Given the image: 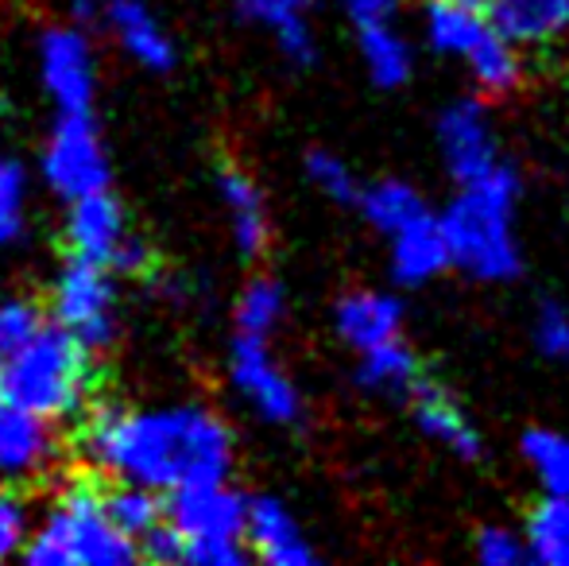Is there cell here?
Masks as SVG:
<instances>
[{
    "label": "cell",
    "instance_id": "cell-1",
    "mask_svg": "<svg viewBox=\"0 0 569 566\" xmlns=\"http://www.w3.org/2000/svg\"><path fill=\"white\" fill-rule=\"evenodd\" d=\"M78 454L101 481H136L156 493L226 481L237 438L221 411L198 400L93 404L78 419Z\"/></svg>",
    "mask_w": 569,
    "mask_h": 566
},
{
    "label": "cell",
    "instance_id": "cell-2",
    "mask_svg": "<svg viewBox=\"0 0 569 566\" xmlns=\"http://www.w3.org/2000/svg\"><path fill=\"white\" fill-rule=\"evenodd\" d=\"M98 357L47 318L0 369V396L54 424H78L98 404Z\"/></svg>",
    "mask_w": 569,
    "mask_h": 566
},
{
    "label": "cell",
    "instance_id": "cell-3",
    "mask_svg": "<svg viewBox=\"0 0 569 566\" xmlns=\"http://www.w3.org/2000/svg\"><path fill=\"white\" fill-rule=\"evenodd\" d=\"M519 187L523 182H519L516 167L500 163L485 179L465 182L461 195L438 214L453 252V268H461L472 280L508 284L523 272L516 229H511Z\"/></svg>",
    "mask_w": 569,
    "mask_h": 566
},
{
    "label": "cell",
    "instance_id": "cell-4",
    "mask_svg": "<svg viewBox=\"0 0 569 566\" xmlns=\"http://www.w3.org/2000/svg\"><path fill=\"white\" fill-rule=\"evenodd\" d=\"M140 559V544L109 520L106 485L93 477L62 485L23 547L28 566H132Z\"/></svg>",
    "mask_w": 569,
    "mask_h": 566
},
{
    "label": "cell",
    "instance_id": "cell-5",
    "mask_svg": "<svg viewBox=\"0 0 569 566\" xmlns=\"http://www.w3.org/2000/svg\"><path fill=\"white\" fill-rule=\"evenodd\" d=\"M248 505L232 481H202L167 493V524L182 536L187 566H244L256 563L248 547Z\"/></svg>",
    "mask_w": 569,
    "mask_h": 566
},
{
    "label": "cell",
    "instance_id": "cell-6",
    "mask_svg": "<svg viewBox=\"0 0 569 566\" xmlns=\"http://www.w3.org/2000/svg\"><path fill=\"white\" fill-rule=\"evenodd\" d=\"M47 315L62 330L74 334L93 354H106L120 338V291L117 272L109 265H93L82 257H67L51 276Z\"/></svg>",
    "mask_w": 569,
    "mask_h": 566
},
{
    "label": "cell",
    "instance_id": "cell-7",
    "mask_svg": "<svg viewBox=\"0 0 569 566\" xmlns=\"http://www.w3.org/2000/svg\"><path fill=\"white\" fill-rule=\"evenodd\" d=\"M39 179L62 202H74L113 182L109 148L93 113H59L39 151Z\"/></svg>",
    "mask_w": 569,
    "mask_h": 566
},
{
    "label": "cell",
    "instance_id": "cell-8",
    "mask_svg": "<svg viewBox=\"0 0 569 566\" xmlns=\"http://www.w3.org/2000/svg\"><path fill=\"white\" fill-rule=\"evenodd\" d=\"M226 373H229L232 393H237L263 424H271V427L307 424V400H302L291 373L279 365L276 349H271V338L232 334Z\"/></svg>",
    "mask_w": 569,
    "mask_h": 566
},
{
    "label": "cell",
    "instance_id": "cell-9",
    "mask_svg": "<svg viewBox=\"0 0 569 566\" xmlns=\"http://www.w3.org/2000/svg\"><path fill=\"white\" fill-rule=\"evenodd\" d=\"M39 86L54 113H93L98 101V54L82 23H54L36 47Z\"/></svg>",
    "mask_w": 569,
    "mask_h": 566
},
{
    "label": "cell",
    "instance_id": "cell-10",
    "mask_svg": "<svg viewBox=\"0 0 569 566\" xmlns=\"http://www.w3.org/2000/svg\"><path fill=\"white\" fill-rule=\"evenodd\" d=\"M59 424L0 396V489L23 493L43 485L62 461Z\"/></svg>",
    "mask_w": 569,
    "mask_h": 566
},
{
    "label": "cell",
    "instance_id": "cell-11",
    "mask_svg": "<svg viewBox=\"0 0 569 566\" xmlns=\"http://www.w3.org/2000/svg\"><path fill=\"white\" fill-rule=\"evenodd\" d=\"M438 148H442V159L457 187L485 179V175H492L503 163L500 143H496L492 121H488L485 109V93L453 101V106L442 109V117H438Z\"/></svg>",
    "mask_w": 569,
    "mask_h": 566
},
{
    "label": "cell",
    "instance_id": "cell-12",
    "mask_svg": "<svg viewBox=\"0 0 569 566\" xmlns=\"http://www.w3.org/2000/svg\"><path fill=\"white\" fill-rule=\"evenodd\" d=\"M132 237L128 214L113 190H93L74 202H67V249L70 257L93 260V265L113 268L117 252Z\"/></svg>",
    "mask_w": 569,
    "mask_h": 566
},
{
    "label": "cell",
    "instance_id": "cell-13",
    "mask_svg": "<svg viewBox=\"0 0 569 566\" xmlns=\"http://www.w3.org/2000/svg\"><path fill=\"white\" fill-rule=\"evenodd\" d=\"M218 198L229 221V241L244 260H260L271 245V214L263 187L240 163L218 167Z\"/></svg>",
    "mask_w": 569,
    "mask_h": 566
},
{
    "label": "cell",
    "instance_id": "cell-14",
    "mask_svg": "<svg viewBox=\"0 0 569 566\" xmlns=\"http://www.w3.org/2000/svg\"><path fill=\"white\" fill-rule=\"evenodd\" d=\"M106 28L113 31L117 47L148 75H171L179 62V43L167 31V23L151 12L143 0H109Z\"/></svg>",
    "mask_w": 569,
    "mask_h": 566
},
{
    "label": "cell",
    "instance_id": "cell-15",
    "mask_svg": "<svg viewBox=\"0 0 569 566\" xmlns=\"http://www.w3.org/2000/svg\"><path fill=\"white\" fill-rule=\"evenodd\" d=\"M407 404H411V416H415V424H419L422 435H430L435 443H442L446 450L457 454V458L477 461L480 454H485V446H480V430L472 427V419L465 416V408L457 404V396L438 377L422 373L419 385H415L411 396H407Z\"/></svg>",
    "mask_w": 569,
    "mask_h": 566
},
{
    "label": "cell",
    "instance_id": "cell-16",
    "mask_svg": "<svg viewBox=\"0 0 569 566\" xmlns=\"http://www.w3.org/2000/svg\"><path fill=\"white\" fill-rule=\"evenodd\" d=\"M248 547L256 563L268 566H315L318 552L310 547L302 524L279 497H252L248 505Z\"/></svg>",
    "mask_w": 569,
    "mask_h": 566
},
{
    "label": "cell",
    "instance_id": "cell-17",
    "mask_svg": "<svg viewBox=\"0 0 569 566\" xmlns=\"http://www.w3.org/2000/svg\"><path fill=\"white\" fill-rule=\"evenodd\" d=\"M338 338L352 354L403 338V302L388 291H345L333 307Z\"/></svg>",
    "mask_w": 569,
    "mask_h": 566
},
{
    "label": "cell",
    "instance_id": "cell-18",
    "mask_svg": "<svg viewBox=\"0 0 569 566\" xmlns=\"http://www.w3.org/2000/svg\"><path fill=\"white\" fill-rule=\"evenodd\" d=\"M232 4L248 23H256L276 39V51L291 67H315L318 39L315 23H310L315 0H232Z\"/></svg>",
    "mask_w": 569,
    "mask_h": 566
},
{
    "label": "cell",
    "instance_id": "cell-19",
    "mask_svg": "<svg viewBox=\"0 0 569 566\" xmlns=\"http://www.w3.org/2000/svg\"><path fill=\"white\" fill-rule=\"evenodd\" d=\"M388 241H391V276L407 287L427 284V280H435V276H442L446 268H453V252H450V241H446V229L438 214H427V218L411 221V226L399 229Z\"/></svg>",
    "mask_w": 569,
    "mask_h": 566
},
{
    "label": "cell",
    "instance_id": "cell-20",
    "mask_svg": "<svg viewBox=\"0 0 569 566\" xmlns=\"http://www.w3.org/2000/svg\"><path fill=\"white\" fill-rule=\"evenodd\" d=\"M488 16L519 47H547L569 36V0H492Z\"/></svg>",
    "mask_w": 569,
    "mask_h": 566
},
{
    "label": "cell",
    "instance_id": "cell-21",
    "mask_svg": "<svg viewBox=\"0 0 569 566\" xmlns=\"http://www.w3.org/2000/svg\"><path fill=\"white\" fill-rule=\"evenodd\" d=\"M422 361L419 354L411 349L407 338H391L376 349H365L357 354V385L368 388V393L380 396H411V388L419 385L422 377Z\"/></svg>",
    "mask_w": 569,
    "mask_h": 566
},
{
    "label": "cell",
    "instance_id": "cell-22",
    "mask_svg": "<svg viewBox=\"0 0 569 566\" xmlns=\"http://www.w3.org/2000/svg\"><path fill=\"white\" fill-rule=\"evenodd\" d=\"M469 75L485 98H508L523 86V59H519V43H511L500 28L492 23L485 39L465 54Z\"/></svg>",
    "mask_w": 569,
    "mask_h": 566
},
{
    "label": "cell",
    "instance_id": "cell-23",
    "mask_svg": "<svg viewBox=\"0 0 569 566\" xmlns=\"http://www.w3.org/2000/svg\"><path fill=\"white\" fill-rule=\"evenodd\" d=\"M357 210L365 214V221L372 229H380L383 237H396L399 229H407L411 221L427 218V202L422 195L403 179H376V182H365L357 198Z\"/></svg>",
    "mask_w": 569,
    "mask_h": 566
},
{
    "label": "cell",
    "instance_id": "cell-24",
    "mask_svg": "<svg viewBox=\"0 0 569 566\" xmlns=\"http://www.w3.org/2000/svg\"><path fill=\"white\" fill-rule=\"evenodd\" d=\"M357 51L365 62L368 78H372L380 90H396L411 78V43L391 28V20L380 23H360L357 28Z\"/></svg>",
    "mask_w": 569,
    "mask_h": 566
},
{
    "label": "cell",
    "instance_id": "cell-25",
    "mask_svg": "<svg viewBox=\"0 0 569 566\" xmlns=\"http://www.w3.org/2000/svg\"><path fill=\"white\" fill-rule=\"evenodd\" d=\"M422 23H427V39L435 51L461 54V59L492 31V16L480 8L453 4V0H427Z\"/></svg>",
    "mask_w": 569,
    "mask_h": 566
},
{
    "label": "cell",
    "instance_id": "cell-26",
    "mask_svg": "<svg viewBox=\"0 0 569 566\" xmlns=\"http://www.w3.org/2000/svg\"><path fill=\"white\" fill-rule=\"evenodd\" d=\"M283 318H287V291L271 276H252V280L240 287L237 302H232V334L276 338Z\"/></svg>",
    "mask_w": 569,
    "mask_h": 566
},
{
    "label": "cell",
    "instance_id": "cell-27",
    "mask_svg": "<svg viewBox=\"0 0 569 566\" xmlns=\"http://www.w3.org/2000/svg\"><path fill=\"white\" fill-rule=\"evenodd\" d=\"M106 508H109V520H113L124 536H132L136 544H143V539L167 520L163 493L148 489V485H136V481H106Z\"/></svg>",
    "mask_w": 569,
    "mask_h": 566
},
{
    "label": "cell",
    "instance_id": "cell-28",
    "mask_svg": "<svg viewBox=\"0 0 569 566\" xmlns=\"http://www.w3.org/2000/svg\"><path fill=\"white\" fill-rule=\"evenodd\" d=\"M527 547H531V559L542 566H569V497H547L531 508L527 516Z\"/></svg>",
    "mask_w": 569,
    "mask_h": 566
},
{
    "label": "cell",
    "instance_id": "cell-29",
    "mask_svg": "<svg viewBox=\"0 0 569 566\" xmlns=\"http://www.w3.org/2000/svg\"><path fill=\"white\" fill-rule=\"evenodd\" d=\"M519 446H523V458L539 477L542 493L569 497V435L550 427H531L523 430Z\"/></svg>",
    "mask_w": 569,
    "mask_h": 566
},
{
    "label": "cell",
    "instance_id": "cell-30",
    "mask_svg": "<svg viewBox=\"0 0 569 566\" xmlns=\"http://www.w3.org/2000/svg\"><path fill=\"white\" fill-rule=\"evenodd\" d=\"M31 179L20 159L0 151V252L16 249L28 237Z\"/></svg>",
    "mask_w": 569,
    "mask_h": 566
},
{
    "label": "cell",
    "instance_id": "cell-31",
    "mask_svg": "<svg viewBox=\"0 0 569 566\" xmlns=\"http://www.w3.org/2000/svg\"><path fill=\"white\" fill-rule=\"evenodd\" d=\"M302 167H307V179H310V187H315L318 195H326L330 202H338V206H357V198H360V190H365V187H360L357 175H352V167L345 163L338 151L310 148L307 159H302Z\"/></svg>",
    "mask_w": 569,
    "mask_h": 566
},
{
    "label": "cell",
    "instance_id": "cell-32",
    "mask_svg": "<svg viewBox=\"0 0 569 566\" xmlns=\"http://www.w3.org/2000/svg\"><path fill=\"white\" fill-rule=\"evenodd\" d=\"M47 307L23 295H0V369L12 361V354L47 322Z\"/></svg>",
    "mask_w": 569,
    "mask_h": 566
},
{
    "label": "cell",
    "instance_id": "cell-33",
    "mask_svg": "<svg viewBox=\"0 0 569 566\" xmlns=\"http://www.w3.org/2000/svg\"><path fill=\"white\" fill-rule=\"evenodd\" d=\"M535 349L550 361H569V310L558 299H542L531 322Z\"/></svg>",
    "mask_w": 569,
    "mask_h": 566
},
{
    "label": "cell",
    "instance_id": "cell-34",
    "mask_svg": "<svg viewBox=\"0 0 569 566\" xmlns=\"http://www.w3.org/2000/svg\"><path fill=\"white\" fill-rule=\"evenodd\" d=\"M31 513L23 508L20 493L0 489V563L23 559V547L31 539Z\"/></svg>",
    "mask_w": 569,
    "mask_h": 566
},
{
    "label": "cell",
    "instance_id": "cell-35",
    "mask_svg": "<svg viewBox=\"0 0 569 566\" xmlns=\"http://www.w3.org/2000/svg\"><path fill=\"white\" fill-rule=\"evenodd\" d=\"M477 559L485 566H516L531 559V547H527V536L511 528H500V524H488V528L477 532Z\"/></svg>",
    "mask_w": 569,
    "mask_h": 566
},
{
    "label": "cell",
    "instance_id": "cell-36",
    "mask_svg": "<svg viewBox=\"0 0 569 566\" xmlns=\"http://www.w3.org/2000/svg\"><path fill=\"white\" fill-rule=\"evenodd\" d=\"M140 552L148 563H182V536L163 520L148 539H143Z\"/></svg>",
    "mask_w": 569,
    "mask_h": 566
},
{
    "label": "cell",
    "instance_id": "cell-37",
    "mask_svg": "<svg viewBox=\"0 0 569 566\" xmlns=\"http://www.w3.org/2000/svg\"><path fill=\"white\" fill-rule=\"evenodd\" d=\"M151 245L143 241L140 234H132L124 241V249L117 252V260H113V272L117 276H148V268H151Z\"/></svg>",
    "mask_w": 569,
    "mask_h": 566
},
{
    "label": "cell",
    "instance_id": "cell-38",
    "mask_svg": "<svg viewBox=\"0 0 569 566\" xmlns=\"http://www.w3.org/2000/svg\"><path fill=\"white\" fill-rule=\"evenodd\" d=\"M345 8V16L352 20V28L360 23H380V20H391L399 8V0H338Z\"/></svg>",
    "mask_w": 569,
    "mask_h": 566
},
{
    "label": "cell",
    "instance_id": "cell-39",
    "mask_svg": "<svg viewBox=\"0 0 569 566\" xmlns=\"http://www.w3.org/2000/svg\"><path fill=\"white\" fill-rule=\"evenodd\" d=\"M70 8H74L78 20H101L109 8V0H70Z\"/></svg>",
    "mask_w": 569,
    "mask_h": 566
}]
</instances>
